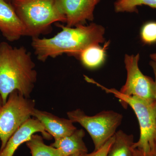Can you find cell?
I'll list each match as a JSON object with an SVG mask.
<instances>
[{"label": "cell", "instance_id": "obj_8", "mask_svg": "<svg viewBox=\"0 0 156 156\" xmlns=\"http://www.w3.org/2000/svg\"><path fill=\"white\" fill-rule=\"evenodd\" d=\"M101 0H58L62 11L66 17V26L75 27L85 25L94 19V11Z\"/></svg>", "mask_w": 156, "mask_h": 156}, {"label": "cell", "instance_id": "obj_12", "mask_svg": "<svg viewBox=\"0 0 156 156\" xmlns=\"http://www.w3.org/2000/svg\"><path fill=\"white\" fill-rule=\"evenodd\" d=\"M85 135V132L83 129H76L69 136L55 140L51 145L58 149L62 156L84 154L88 153V149L83 140Z\"/></svg>", "mask_w": 156, "mask_h": 156}, {"label": "cell", "instance_id": "obj_16", "mask_svg": "<svg viewBox=\"0 0 156 156\" xmlns=\"http://www.w3.org/2000/svg\"><path fill=\"white\" fill-rule=\"evenodd\" d=\"M146 5L156 9V0H117L114 4L115 10L119 12H137V7Z\"/></svg>", "mask_w": 156, "mask_h": 156}, {"label": "cell", "instance_id": "obj_17", "mask_svg": "<svg viewBox=\"0 0 156 156\" xmlns=\"http://www.w3.org/2000/svg\"><path fill=\"white\" fill-rule=\"evenodd\" d=\"M140 36L144 44H152L156 43V22L150 21L143 26Z\"/></svg>", "mask_w": 156, "mask_h": 156}, {"label": "cell", "instance_id": "obj_24", "mask_svg": "<svg viewBox=\"0 0 156 156\" xmlns=\"http://www.w3.org/2000/svg\"><path fill=\"white\" fill-rule=\"evenodd\" d=\"M6 1H7V2H8L11 3V1H10V0H6Z\"/></svg>", "mask_w": 156, "mask_h": 156}, {"label": "cell", "instance_id": "obj_5", "mask_svg": "<svg viewBox=\"0 0 156 156\" xmlns=\"http://www.w3.org/2000/svg\"><path fill=\"white\" fill-rule=\"evenodd\" d=\"M35 101L25 97L17 90L10 93L0 108V151L23 124L33 117Z\"/></svg>", "mask_w": 156, "mask_h": 156}, {"label": "cell", "instance_id": "obj_10", "mask_svg": "<svg viewBox=\"0 0 156 156\" xmlns=\"http://www.w3.org/2000/svg\"><path fill=\"white\" fill-rule=\"evenodd\" d=\"M0 32L9 42L26 36L25 27L10 3L0 0Z\"/></svg>", "mask_w": 156, "mask_h": 156}, {"label": "cell", "instance_id": "obj_22", "mask_svg": "<svg viewBox=\"0 0 156 156\" xmlns=\"http://www.w3.org/2000/svg\"><path fill=\"white\" fill-rule=\"evenodd\" d=\"M3 102L2 98V96L0 95V108H1L2 106H3Z\"/></svg>", "mask_w": 156, "mask_h": 156}, {"label": "cell", "instance_id": "obj_7", "mask_svg": "<svg viewBox=\"0 0 156 156\" xmlns=\"http://www.w3.org/2000/svg\"><path fill=\"white\" fill-rule=\"evenodd\" d=\"M139 58V54L125 55L127 80L119 91L123 95L135 96L148 101H155V82L152 78L144 75L141 72L138 66Z\"/></svg>", "mask_w": 156, "mask_h": 156}, {"label": "cell", "instance_id": "obj_25", "mask_svg": "<svg viewBox=\"0 0 156 156\" xmlns=\"http://www.w3.org/2000/svg\"><path fill=\"white\" fill-rule=\"evenodd\" d=\"M11 1H12V0H10V1H11Z\"/></svg>", "mask_w": 156, "mask_h": 156}, {"label": "cell", "instance_id": "obj_18", "mask_svg": "<svg viewBox=\"0 0 156 156\" xmlns=\"http://www.w3.org/2000/svg\"><path fill=\"white\" fill-rule=\"evenodd\" d=\"M114 140V135L110 138L101 147L90 154H84L83 156H107L109 150Z\"/></svg>", "mask_w": 156, "mask_h": 156}, {"label": "cell", "instance_id": "obj_1", "mask_svg": "<svg viewBox=\"0 0 156 156\" xmlns=\"http://www.w3.org/2000/svg\"><path fill=\"white\" fill-rule=\"evenodd\" d=\"M57 27L61 30L52 37L32 38L31 44L39 61L45 62L63 54L78 57L89 46L105 41V28L95 23L73 27L58 24Z\"/></svg>", "mask_w": 156, "mask_h": 156}, {"label": "cell", "instance_id": "obj_3", "mask_svg": "<svg viewBox=\"0 0 156 156\" xmlns=\"http://www.w3.org/2000/svg\"><path fill=\"white\" fill-rule=\"evenodd\" d=\"M11 4L25 27L26 36L32 38L50 32L55 23H66L58 0H12Z\"/></svg>", "mask_w": 156, "mask_h": 156}, {"label": "cell", "instance_id": "obj_15", "mask_svg": "<svg viewBox=\"0 0 156 156\" xmlns=\"http://www.w3.org/2000/svg\"><path fill=\"white\" fill-rule=\"evenodd\" d=\"M32 156H62L58 149L46 145L42 136L34 134L26 142Z\"/></svg>", "mask_w": 156, "mask_h": 156}, {"label": "cell", "instance_id": "obj_2", "mask_svg": "<svg viewBox=\"0 0 156 156\" xmlns=\"http://www.w3.org/2000/svg\"><path fill=\"white\" fill-rule=\"evenodd\" d=\"M35 67L31 54L25 47L0 43V95L3 105L15 90L29 98L37 80Z\"/></svg>", "mask_w": 156, "mask_h": 156}, {"label": "cell", "instance_id": "obj_6", "mask_svg": "<svg viewBox=\"0 0 156 156\" xmlns=\"http://www.w3.org/2000/svg\"><path fill=\"white\" fill-rule=\"evenodd\" d=\"M69 119L80 124L89 133L95 146L94 151L102 146L112 137L121 125L123 117L113 111H103L94 116H88L77 109L68 112Z\"/></svg>", "mask_w": 156, "mask_h": 156}, {"label": "cell", "instance_id": "obj_11", "mask_svg": "<svg viewBox=\"0 0 156 156\" xmlns=\"http://www.w3.org/2000/svg\"><path fill=\"white\" fill-rule=\"evenodd\" d=\"M33 117L40 121L54 140L69 136L77 129L71 120L59 118L48 112L35 108Z\"/></svg>", "mask_w": 156, "mask_h": 156}, {"label": "cell", "instance_id": "obj_4", "mask_svg": "<svg viewBox=\"0 0 156 156\" xmlns=\"http://www.w3.org/2000/svg\"><path fill=\"white\" fill-rule=\"evenodd\" d=\"M87 81L100 87L108 93L113 94L119 99L125 108L128 105L133 110L139 122L140 135L134 147L144 154L156 147V101H148L134 96L123 95L115 89H108L93 79L88 77Z\"/></svg>", "mask_w": 156, "mask_h": 156}, {"label": "cell", "instance_id": "obj_9", "mask_svg": "<svg viewBox=\"0 0 156 156\" xmlns=\"http://www.w3.org/2000/svg\"><path fill=\"white\" fill-rule=\"evenodd\" d=\"M37 132L41 133L46 139H50L52 137L38 120L31 118L9 138L5 147L0 151V156H13L20 146L29 141L32 136Z\"/></svg>", "mask_w": 156, "mask_h": 156}, {"label": "cell", "instance_id": "obj_19", "mask_svg": "<svg viewBox=\"0 0 156 156\" xmlns=\"http://www.w3.org/2000/svg\"><path fill=\"white\" fill-rule=\"evenodd\" d=\"M150 65L152 69L154 75L155 76V82L156 83V95H155V101L156 103V62L154 61H151L150 62Z\"/></svg>", "mask_w": 156, "mask_h": 156}, {"label": "cell", "instance_id": "obj_14", "mask_svg": "<svg viewBox=\"0 0 156 156\" xmlns=\"http://www.w3.org/2000/svg\"><path fill=\"white\" fill-rule=\"evenodd\" d=\"M99 44L89 46L81 52L79 56L82 64L87 68L95 69L101 65L105 58V48Z\"/></svg>", "mask_w": 156, "mask_h": 156}, {"label": "cell", "instance_id": "obj_13", "mask_svg": "<svg viewBox=\"0 0 156 156\" xmlns=\"http://www.w3.org/2000/svg\"><path fill=\"white\" fill-rule=\"evenodd\" d=\"M134 136L119 130L116 132L114 140L107 156H143V153L134 147Z\"/></svg>", "mask_w": 156, "mask_h": 156}, {"label": "cell", "instance_id": "obj_23", "mask_svg": "<svg viewBox=\"0 0 156 156\" xmlns=\"http://www.w3.org/2000/svg\"><path fill=\"white\" fill-rule=\"evenodd\" d=\"M84 154H80L73 155H72L70 156H83Z\"/></svg>", "mask_w": 156, "mask_h": 156}, {"label": "cell", "instance_id": "obj_20", "mask_svg": "<svg viewBox=\"0 0 156 156\" xmlns=\"http://www.w3.org/2000/svg\"><path fill=\"white\" fill-rule=\"evenodd\" d=\"M143 156H156V147L151 150L149 151L143 153Z\"/></svg>", "mask_w": 156, "mask_h": 156}, {"label": "cell", "instance_id": "obj_21", "mask_svg": "<svg viewBox=\"0 0 156 156\" xmlns=\"http://www.w3.org/2000/svg\"><path fill=\"white\" fill-rule=\"evenodd\" d=\"M151 58L152 59L153 61L156 62V53H153L150 55Z\"/></svg>", "mask_w": 156, "mask_h": 156}]
</instances>
